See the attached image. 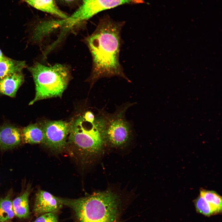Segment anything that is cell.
<instances>
[{
	"label": "cell",
	"instance_id": "7",
	"mask_svg": "<svg viewBox=\"0 0 222 222\" xmlns=\"http://www.w3.org/2000/svg\"><path fill=\"white\" fill-rule=\"evenodd\" d=\"M63 205L58 197L47 191L39 190L36 195L33 212L38 217L47 213H56Z\"/></svg>",
	"mask_w": 222,
	"mask_h": 222
},
{
	"label": "cell",
	"instance_id": "15",
	"mask_svg": "<svg viewBox=\"0 0 222 222\" xmlns=\"http://www.w3.org/2000/svg\"><path fill=\"white\" fill-rule=\"evenodd\" d=\"M200 195L209 204L214 215L221 212L222 197L217 193L214 191L202 189L200 190Z\"/></svg>",
	"mask_w": 222,
	"mask_h": 222
},
{
	"label": "cell",
	"instance_id": "11",
	"mask_svg": "<svg viewBox=\"0 0 222 222\" xmlns=\"http://www.w3.org/2000/svg\"><path fill=\"white\" fill-rule=\"evenodd\" d=\"M24 142L29 144H43L44 135L41 124L29 125L24 127L21 132Z\"/></svg>",
	"mask_w": 222,
	"mask_h": 222
},
{
	"label": "cell",
	"instance_id": "14",
	"mask_svg": "<svg viewBox=\"0 0 222 222\" xmlns=\"http://www.w3.org/2000/svg\"><path fill=\"white\" fill-rule=\"evenodd\" d=\"M11 198L10 192L0 198V222H8L15 216Z\"/></svg>",
	"mask_w": 222,
	"mask_h": 222
},
{
	"label": "cell",
	"instance_id": "16",
	"mask_svg": "<svg viewBox=\"0 0 222 222\" xmlns=\"http://www.w3.org/2000/svg\"><path fill=\"white\" fill-rule=\"evenodd\" d=\"M194 203L198 212L207 216L214 215L209 204L200 195L194 200Z\"/></svg>",
	"mask_w": 222,
	"mask_h": 222
},
{
	"label": "cell",
	"instance_id": "3",
	"mask_svg": "<svg viewBox=\"0 0 222 222\" xmlns=\"http://www.w3.org/2000/svg\"><path fill=\"white\" fill-rule=\"evenodd\" d=\"M68 142L82 155L88 156L101 150L104 142L96 116L94 120L85 119L82 114L70 122Z\"/></svg>",
	"mask_w": 222,
	"mask_h": 222
},
{
	"label": "cell",
	"instance_id": "4",
	"mask_svg": "<svg viewBox=\"0 0 222 222\" xmlns=\"http://www.w3.org/2000/svg\"><path fill=\"white\" fill-rule=\"evenodd\" d=\"M134 104H124L113 113L102 111L96 116L104 144L118 146L124 145L128 141L131 130L125 114L127 109Z\"/></svg>",
	"mask_w": 222,
	"mask_h": 222
},
{
	"label": "cell",
	"instance_id": "6",
	"mask_svg": "<svg viewBox=\"0 0 222 222\" xmlns=\"http://www.w3.org/2000/svg\"><path fill=\"white\" fill-rule=\"evenodd\" d=\"M137 0H83L81 5L73 14L74 19L81 23L102 10L125 3L138 2Z\"/></svg>",
	"mask_w": 222,
	"mask_h": 222
},
{
	"label": "cell",
	"instance_id": "17",
	"mask_svg": "<svg viewBox=\"0 0 222 222\" xmlns=\"http://www.w3.org/2000/svg\"><path fill=\"white\" fill-rule=\"evenodd\" d=\"M33 222H58L56 212H49L43 214Z\"/></svg>",
	"mask_w": 222,
	"mask_h": 222
},
{
	"label": "cell",
	"instance_id": "18",
	"mask_svg": "<svg viewBox=\"0 0 222 222\" xmlns=\"http://www.w3.org/2000/svg\"><path fill=\"white\" fill-rule=\"evenodd\" d=\"M62 2L68 5L73 4L80 1V0H59Z\"/></svg>",
	"mask_w": 222,
	"mask_h": 222
},
{
	"label": "cell",
	"instance_id": "2",
	"mask_svg": "<svg viewBox=\"0 0 222 222\" xmlns=\"http://www.w3.org/2000/svg\"><path fill=\"white\" fill-rule=\"evenodd\" d=\"M28 69L35 87V97L29 105L43 99L62 96L70 78V71L66 65L56 64L46 66L37 62Z\"/></svg>",
	"mask_w": 222,
	"mask_h": 222
},
{
	"label": "cell",
	"instance_id": "8",
	"mask_svg": "<svg viewBox=\"0 0 222 222\" xmlns=\"http://www.w3.org/2000/svg\"><path fill=\"white\" fill-rule=\"evenodd\" d=\"M22 138L21 132L10 125L0 126V149L6 150L18 145Z\"/></svg>",
	"mask_w": 222,
	"mask_h": 222
},
{
	"label": "cell",
	"instance_id": "13",
	"mask_svg": "<svg viewBox=\"0 0 222 222\" xmlns=\"http://www.w3.org/2000/svg\"><path fill=\"white\" fill-rule=\"evenodd\" d=\"M26 66L25 61L15 60L6 57L0 62V80L11 74L21 72Z\"/></svg>",
	"mask_w": 222,
	"mask_h": 222
},
{
	"label": "cell",
	"instance_id": "12",
	"mask_svg": "<svg viewBox=\"0 0 222 222\" xmlns=\"http://www.w3.org/2000/svg\"><path fill=\"white\" fill-rule=\"evenodd\" d=\"M30 193V189L28 188L12 201L15 215L20 219H28L30 216L29 197Z\"/></svg>",
	"mask_w": 222,
	"mask_h": 222
},
{
	"label": "cell",
	"instance_id": "21",
	"mask_svg": "<svg viewBox=\"0 0 222 222\" xmlns=\"http://www.w3.org/2000/svg\"><path fill=\"white\" fill-rule=\"evenodd\" d=\"M51 22H52V21H51ZM52 24H53V23H52ZM54 27H55V26H54ZM56 29H57V28H56Z\"/></svg>",
	"mask_w": 222,
	"mask_h": 222
},
{
	"label": "cell",
	"instance_id": "9",
	"mask_svg": "<svg viewBox=\"0 0 222 222\" xmlns=\"http://www.w3.org/2000/svg\"><path fill=\"white\" fill-rule=\"evenodd\" d=\"M24 81L21 72L10 75L0 80V93L14 97L17 92Z\"/></svg>",
	"mask_w": 222,
	"mask_h": 222
},
{
	"label": "cell",
	"instance_id": "5",
	"mask_svg": "<svg viewBox=\"0 0 222 222\" xmlns=\"http://www.w3.org/2000/svg\"><path fill=\"white\" fill-rule=\"evenodd\" d=\"M44 133L43 144L52 150L59 152L67 144L70 123L63 121H47L41 124Z\"/></svg>",
	"mask_w": 222,
	"mask_h": 222
},
{
	"label": "cell",
	"instance_id": "19",
	"mask_svg": "<svg viewBox=\"0 0 222 222\" xmlns=\"http://www.w3.org/2000/svg\"><path fill=\"white\" fill-rule=\"evenodd\" d=\"M6 57L3 55L0 49V62L4 59Z\"/></svg>",
	"mask_w": 222,
	"mask_h": 222
},
{
	"label": "cell",
	"instance_id": "20",
	"mask_svg": "<svg viewBox=\"0 0 222 222\" xmlns=\"http://www.w3.org/2000/svg\"><path fill=\"white\" fill-rule=\"evenodd\" d=\"M8 222H12V221L10 220V221H8Z\"/></svg>",
	"mask_w": 222,
	"mask_h": 222
},
{
	"label": "cell",
	"instance_id": "1",
	"mask_svg": "<svg viewBox=\"0 0 222 222\" xmlns=\"http://www.w3.org/2000/svg\"><path fill=\"white\" fill-rule=\"evenodd\" d=\"M124 22H117L106 17L85 39L91 53L92 65L89 80L93 84L102 78L117 76L130 80L125 75L119 61L121 32Z\"/></svg>",
	"mask_w": 222,
	"mask_h": 222
},
{
	"label": "cell",
	"instance_id": "10",
	"mask_svg": "<svg viewBox=\"0 0 222 222\" xmlns=\"http://www.w3.org/2000/svg\"><path fill=\"white\" fill-rule=\"evenodd\" d=\"M32 6L42 11L53 15L61 19L68 16L57 6L55 0H22Z\"/></svg>",
	"mask_w": 222,
	"mask_h": 222
}]
</instances>
